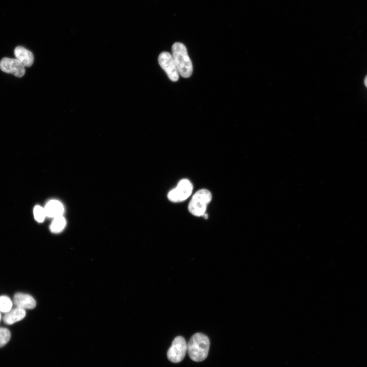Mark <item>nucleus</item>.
<instances>
[{"instance_id": "4468645a", "label": "nucleus", "mask_w": 367, "mask_h": 367, "mask_svg": "<svg viewBox=\"0 0 367 367\" xmlns=\"http://www.w3.org/2000/svg\"><path fill=\"white\" fill-rule=\"evenodd\" d=\"M11 332L5 327H0V348L5 346L10 340Z\"/></svg>"}, {"instance_id": "f257e3e1", "label": "nucleus", "mask_w": 367, "mask_h": 367, "mask_svg": "<svg viewBox=\"0 0 367 367\" xmlns=\"http://www.w3.org/2000/svg\"><path fill=\"white\" fill-rule=\"evenodd\" d=\"M210 342L208 337L201 333L193 335L187 344V351L190 358L196 362L204 360L207 356Z\"/></svg>"}, {"instance_id": "9d476101", "label": "nucleus", "mask_w": 367, "mask_h": 367, "mask_svg": "<svg viewBox=\"0 0 367 367\" xmlns=\"http://www.w3.org/2000/svg\"><path fill=\"white\" fill-rule=\"evenodd\" d=\"M25 314V309L16 307L5 313L3 320L5 324L12 325L22 320Z\"/></svg>"}, {"instance_id": "423d86ee", "label": "nucleus", "mask_w": 367, "mask_h": 367, "mask_svg": "<svg viewBox=\"0 0 367 367\" xmlns=\"http://www.w3.org/2000/svg\"><path fill=\"white\" fill-rule=\"evenodd\" d=\"M158 61L171 81L176 82L178 80L179 73L171 54L166 51L161 53L159 56Z\"/></svg>"}, {"instance_id": "20e7f679", "label": "nucleus", "mask_w": 367, "mask_h": 367, "mask_svg": "<svg viewBox=\"0 0 367 367\" xmlns=\"http://www.w3.org/2000/svg\"><path fill=\"white\" fill-rule=\"evenodd\" d=\"M187 352V343L186 340L183 337L177 336L174 339L167 351V357L172 362L178 363L182 360Z\"/></svg>"}, {"instance_id": "2eb2a0df", "label": "nucleus", "mask_w": 367, "mask_h": 367, "mask_svg": "<svg viewBox=\"0 0 367 367\" xmlns=\"http://www.w3.org/2000/svg\"><path fill=\"white\" fill-rule=\"evenodd\" d=\"M34 215L35 219L38 222H42L44 221L46 216L44 208L37 205L34 208Z\"/></svg>"}, {"instance_id": "39448f33", "label": "nucleus", "mask_w": 367, "mask_h": 367, "mask_svg": "<svg viewBox=\"0 0 367 367\" xmlns=\"http://www.w3.org/2000/svg\"><path fill=\"white\" fill-rule=\"evenodd\" d=\"M193 185L187 179H182L177 186L168 194V198L172 202H181L187 199L191 194Z\"/></svg>"}, {"instance_id": "f03ea898", "label": "nucleus", "mask_w": 367, "mask_h": 367, "mask_svg": "<svg viewBox=\"0 0 367 367\" xmlns=\"http://www.w3.org/2000/svg\"><path fill=\"white\" fill-rule=\"evenodd\" d=\"M172 55L179 73L184 77H190L193 72V66L185 45L174 43L172 46Z\"/></svg>"}, {"instance_id": "ddd939ff", "label": "nucleus", "mask_w": 367, "mask_h": 367, "mask_svg": "<svg viewBox=\"0 0 367 367\" xmlns=\"http://www.w3.org/2000/svg\"><path fill=\"white\" fill-rule=\"evenodd\" d=\"M12 305L13 302L9 297L5 295L0 296V311L1 312H8L12 309Z\"/></svg>"}, {"instance_id": "0eeeda50", "label": "nucleus", "mask_w": 367, "mask_h": 367, "mask_svg": "<svg viewBox=\"0 0 367 367\" xmlns=\"http://www.w3.org/2000/svg\"><path fill=\"white\" fill-rule=\"evenodd\" d=\"M0 69L4 72L21 77L25 73L24 66L16 59L4 58L0 61Z\"/></svg>"}, {"instance_id": "7ed1b4c3", "label": "nucleus", "mask_w": 367, "mask_h": 367, "mask_svg": "<svg viewBox=\"0 0 367 367\" xmlns=\"http://www.w3.org/2000/svg\"><path fill=\"white\" fill-rule=\"evenodd\" d=\"M212 199L211 192L206 189H201L195 193L189 202L188 209L194 216H202Z\"/></svg>"}, {"instance_id": "1a4fd4ad", "label": "nucleus", "mask_w": 367, "mask_h": 367, "mask_svg": "<svg viewBox=\"0 0 367 367\" xmlns=\"http://www.w3.org/2000/svg\"><path fill=\"white\" fill-rule=\"evenodd\" d=\"M14 55L16 59L24 67H30L34 63L33 53L23 47H16L14 49Z\"/></svg>"}, {"instance_id": "f3484780", "label": "nucleus", "mask_w": 367, "mask_h": 367, "mask_svg": "<svg viewBox=\"0 0 367 367\" xmlns=\"http://www.w3.org/2000/svg\"><path fill=\"white\" fill-rule=\"evenodd\" d=\"M202 216L204 217L205 219H207V218H208L207 215L205 213H204Z\"/></svg>"}, {"instance_id": "dca6fc26", "label": "nucleus", "mask_w": 367, "mask_h": 367, "mask_svg": "<svg viewBox=\"0 0 367 367\" xmlns=\"http://www.w3.org/2000/svg\"><path fill=\"white\" fill-rule=\"evenodd\" d=\"M364 84L365 86V87L367 88V75L365 77V78L364 80Z\"/></svg>"}, {"instance_id": "f8f14e48", "label": "nucleus", "mask_w": 367, "mask_h": 367, "mask_svg": "<svg viewBox=\"0 0 367 367\" xmlns=\"http://www.w3.org/2000/svg\"><path fill=\"white\" fill-rule=\"evenodd\" d=\"M65 225V219L64 217L61 216L54 218L50 228L53 232L58 233L61 231L64 228Z\"/></svg>"}, {"instance_id": "a211bd4d", "label": "nucleus", "mask_w": 367, "mask_h": 367, "mask_svg": "<svg viewBox=\"0 0 367 367\" xmlns=\"http://www.w3.org/2000/svg\"><path fill=\"white\" fill-rule=\"evenodd\" d=\"M1 319H2V314H1V312L0 311V322H1Z\"/></svg>"}, {"instance_id": "6e6552de", "label": "nucleus", "mask_w": 367, "mask_h": 367, "mask_svg": "<svg viewBox=\"0 0 367 367\" xmlns=\"http://www.w3.org/2000/svg\"><path fill=\"white\" fill-rule=\"evenodd\" d=\"M13 302L16 307L23 309H33L36 305V301L32 296L22 293H17L14 295Z\"/></svg>"}, {"instance_id": "9b49d317", "label": "nucleus", "mask_w": 367, "mask_h": 367, "mask_svg": "<svg viewBox=\"0 0 367 367\" xmlns=\"http://www.w3.org/2000/svg\"><path fill=\"white\" fill-rule=\"evenodd\" d=\"M46 216L50 218H55L62 216L64 207L62 204L56 200L48 201L44 207Z\"/></svg>"}]
</instances>
